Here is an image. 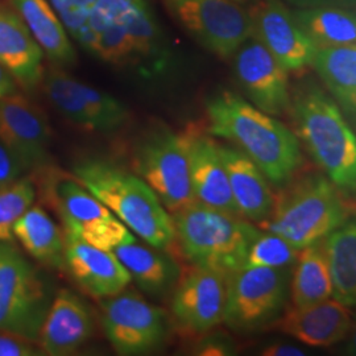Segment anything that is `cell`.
Returning <instances> with one entry per match:
<instances>
[{"mask_svg": "<svg viewBox=\"0 0 356 356\" xmlns=\"http://www.w3.org/2000/svg\"><path fill=\"white\" fill-rule=\"evenodd\" d=\"M211 136L226 139L247 154L268 181L286 185L302 163L297 136L273 115L267 114L232 91H220L206 103Z\"/></svg>", "mask_w": 356, "mask_h": 356, "instance_id": "6da1fadb", "label": "cell"}, {"mask_svg": "<svg viewBox=\"0 0 356 356\" xmlns=\"http://www.w3.org/2000/svg\"><path fill=\"white\" fill-rule=\"evenodd\" d=\"M73 176L147 244L166 252L175 247L173 216L135 172L86 159L73 166Z\"/></svg>", "mask_w": 356, "mask_h": 356, "instance_id": "7a4b0ae2", "label": "cell"}, {"mask_svg": "<svg viewBox=\"0 0 356 356\" xmlns=\"http://www.w3.org/2000/svg\"><path fill=\"white\" fill-rule=\"evenodd\" d=\"M175 245L191 266L209 268L229 277L244 267L260 229L245 218L193 204L172 214Z\"/></svg>", "mask_w": 356, "mask_h": 356, "instance_id": "3957f363", "label": "cell"}, {"mask_svg": "<svg viewBox=\"0 0 356 356\" xmlns=\"http://www.w3.org/2000/svg\"><path fill=\"white\" fill-rule=\"evenodd\" d=\"M294 116L319 168L339 191L356 194V135L338 106L321 90L309 89L294 103Z\"/></svg>", "mask_w": 356, "mask_h": 356, "instance_id": "277c9868", "label": "cell"}, {"mask_svg": "<svg viewBox=\"0 0 356 356\" xmlns=\"http://www.w3.org/2000/svg\"><path fill=\"white\" fill-rule=\"evenodd\" d=\"M347 218L348 211L338 188L329 178L312 176L275 200L272 214L260 226L302 250L323 241Z\"/></svg>", "mask_w": 356, "mask_h": 356, "instance_id": "5b68a950", "label": "cell"}, {"mask_svg": "<svg viewBox=\"0 0 356 356\" xmlns=\"http://www.w3.org/2000/svg\"><path fill=\"white\" fill-rule=\"evenodd\" d=\"M53 291L13 242H0V331L38 343Z\"/></svg>", "mask_w": 356, "mask_h": 356, "instance_id": "8992f818", "label": "cell"}, {"mask_svg": "<svg viewBox=\"0 0 356 356\" xmlns=\"http://www.w3.org/2000/svg\"><path fill=\"white\" fill-rule=\"evenodd\" d=\"M132 166L170 214L195 204L181 134L161 123L153 124L136 141Z\"/></svg>", "mask_w": 356, "mask_h": 356, "instance_id": "52a82bcc", "label": "cell"}, {"mask_svg": "<svg viewBox=\"0 0 356 356\" xmlns=\"http://www.w3.org/2000/svg\"><path fill=\"white\" fill-rule=\"evenodd\" d=\"M288 293L286 268L242 267L227 277L223 323L242 334L268 329L284 312Z\"/></svg>", "mask_w": 356, "mask_h": 356, "instance_id": "ba28073f", "label": "cell"}, {"mask_svg": "<svg viewBox=\"0 0 356 356\" xmlns=\"http://www.w3.org/2000/svg\"><path fill=\"white\" fill-rule=\"evenodd\" d=\"M101 323L108 342L123 356L152 354L164 346L169 334L165 310L132 291L103 298Z\"/></svg>", "mask_w": 356, "mask_h": 356, "instance_id": "9c48e42d", "label": "cell"}, {"mask_svg": "<svg viewBox=\"0 0 356 356\" xmlns=\"http://www.w3.org/2000/svg\"><path fill=\"white\" fill-rule=\"evenodd\" d=\"M169 13L207 51L229 58L254 35L250 13L232 0H163Z\"/></svg>", "mask_w": 356, "mask_h": 356, "instance_id": "30bf717a", "label": "cell"}, {"mask_svg": "<svg viewBox=\"0 0 356 356\" xmlns=\"http://www.w3.org/2000/svg\"><path fill=\"white\" fill-rule=\"evenodd\" d=\"M227 276L191 266L182 270L170 294V312L178 327L191 335H204L223 322Z\"/></svg>", "mask_w": 356, "mask_h": 356, "instance_id": "8fae6325", "label": "cell"}, {"mask_svg": "<svg viewBox=\"0 0 356 356\" xmlns=\"http://www.w3.org/2000/svg\"><path fill=\"white\" fill-rule=\"evenodd\" d=\"M0 139L13 151L26 173L51 163V129L45 114L24 95L0 99Z\"/></svg>", "mask_w": 356, "mask_h": 356, "instance_id": "7c38bea8", "label": "cell"}, {"mask_svg": "<svg viewBox=\"0 0 356 356\" xmlns=\"http://www.w3.org/2000/svg\"><path fill=\"white\" fill-rule=\"evenodd\" d=\"M232 57L236 78L252 104L269 115L286 111L291 104L288 70L266 45L252 35Z\"/></svg>", "mask_w": 356, "mask_h": 356, "instance_id": "4fadbf2b", "label": "cell"}, {"mask_svg": "<svg viewBox=\"0 0 356 356\" xmlns=\"http://www.w3.org/2000/svg\"><path fill=\"white\" fill-rule=\"evenodd\" d=\"M250 15L254 38L285 70L294 72L313 64L318 48L297 26L292 13L280 0H257Z\"/></svg>", "mask_w": 356, "mask_h": 356, "instance_id": "5bb4252c", "label": "cell"}, {"mask_svg": "<svg viewBox=\"0 0 356 356\" xmlns=\"http://www.w3.org/2000/svg\"><path fill=\"white\" fill-rule=\"evenodd\" d=\"M36 173V191L41 201L61 219L64 234L74 235L95 222L114 216L74 176L51 165Z\"/></svg>", "mask_w": 356, "mask_h": 356, "instance_id": "9a60e30c", "label": "cell"}, {"mask_svg": "<svg viewBox=\"0 0 356 356\" xmlns=\"http://www.w3.org/2000/svg\"><path fill=\"white\" fill-rule=\"evenodd\" d=\"M181 136L188 154L191 191L195 202L239 216L218 143L197 128H188L181 132Z\"/></svg>", "mask_w": 356, "mask_h": 356, "instance_id": "2e32d148", "label": "cell"}, {"mask_svg": "<svg viewBox=\"0 0 356 356\" xmlns=\"http://www.w3.org/2000/svg\"><path fill=\"white\" fill-rule=\"evenodd\" d=\"M95 318L89 305L67 289L51 300L38 343L44 355H73L95 334Z\"/></svg>", "mask_w": 356, "mask_h": 356, "instance_id": "e0dca14e", "label": "cell"}, {"mask_svg": "<svg viewBox=\"0 0 356 356\" xmlns=\"http://www.w3.org/2000/svg\"><path fill=\"white\" fill-rule=\"evenodd\" d=\"M64 236L65 268L82 292L103 300L126 291L132 280L114 252L103 251L66 234Z\"/></svg>", "mask_w": 356, "mask_h": 356, "instance_id": "ac0fdd59", "label": "cell"}, {"mask_svg": "<svg viewBox=\"0 0 356 356\" xmlns=\"http://www.w3.org/2000/svg\"><path fill=\"white\" fill-rule=\"evenodd\" d=\"M353 319L350 307L331 297L313 305L293 306L268 329L279 330L312 347H330L348 337Z\"/></svg>", "mask_w": 356, "mask_h": 356, "instance_id": "d6986e66", "label": "cell"}, {"mask_svg": "<svg viewBox=\"0 0 356 356\" xmlns=\"http://www.w3.org/2000/svg\"><path fill=\"white\" fill-rule=\"evenodd\" d=\"M218 149L229 176V189L239 216L260 225L269 218L275 207L269 181L241 149L225 144H218Z\"/></svg>", "mask_w": 356, "mask_h": 356, "instance_id": "ffe728a7", "label": "cell"}, {"mask_svg": "<svg viewBox=\"0 0 356 356\" xmlns=\"http://www.w3.org/2000/svg\"><path fill=\"white\" fill-rule=\"evenodd\" d=\"M44 51L20 16L0 4V64L26 91L36 89L44 78Z\"/></svg>", "mask_w": 356, "mask_h": 356, "instance_id": "44dd1931", "label": "cell"}, {"mask_svg": "<svg viewBox=\"0 0 356 356\" xmlns=\"http://www.w3.org/2000/svg\"><path fill=\"white\" fill-rule=\"evenodd\" d=\"M94 7L126 28L136 61L147 63L152 72L164 69L168 58L164 38L147 0H97Z\"/></svg>", "mask_w": 356, "mask_h": 356, "instance_id": "7402d4cb", "label": "cell"}, {"mask_svg": "<svg viewBox=\"0 0 356 356\" xmlns=\"http://www.w3.org/2000/svg\"><path fill=\"white\" fill-rule=\"evenodd\" d=\"M165 252L138 242L120 245L114 251L141 292L157 300L172 294L182 273L177 261Z\"/></svg>", "mask_w": 356, "mask_h": 356, "instance_id": "603a6c76", "label": "cell"}, {"mask_svg": "<svg viewBox=\"0 0 356 356\" xmlns=\"http://www.w3.org/2000/svg\"><path fill=\"white\" fill-rule=\"evenodd\" d=\"M44 54L57 66L76 64V54L67 31L49 0H10Z\"/></svg>", "mask_w": 356, "mask_h": 356, "instance_id": "cb8c5ba5", "label": "cell"}, {"mask_svg": "<svg viewBox=\"0 0 356 356\" xmlns=\"http://www.w3.org/2000/svg\"><path fill=\"white\" fill-rule=\"evenodd\" d=\"M13 239L44 267L65 268V236L41 204H32L13 225Z\"/></svg>", "mask_w": 356, "mask_h": 356, "instance_id": "d4e9b609", "label": "cell"}, {"mask_svg": "<svg viewBox=\"0 0 356 356\" xmlns=\"http://www.w3.org/2000/svg\"><path fill=\"white\" fill-rule=\"evenodd\" d=\"M332 281V297L348 307L356 306V216L323 241Z\"/></svg>", "mask_w": 356, "mask_h": 356, "instance_id": "484cf974", "label": "cell"}, {"mask_svg": "<svg viewBox=\"0 0 356 356\" xmlns=\"http://www.w3.org/2000/svg\"><path fill=\"white\" fill-rule=\"evenodd\" d=\"M76 42L104 63L113 65L136 63L132 41L126 28L115 17L92 7Z\"/></svg>", "mask_w": 356, "mask_h": 356, "instance_id": "4316f807", "label": "cell"}, {"mask_svg": "<svg viewBox=\"0 0 356 356\" xmlns=\"http://www.w3.org/2000/svg\"><path fill=\"white\" fill-rule=\"evenodd\" d=\"M293 306H307L332 297V281L323 242L300 250L291 284Z\"/></svg>", "mask_w": 356, "mask_h": 356, "instance_id": "83f0119b", "label": "cell"}, {"mask_svg": "<svg viewBox=\"0 0 356 356\" xmlns=\"http://www.w3.org/2000/svg\"><path fill=\"white\" fill-rule=\"evenodd\" d=\"M300 29L317 48L356 44V16L338 7L301 8L293 13Z\"/></svg>", "mask_w": 356, "mask_h": 356, "instance_id": "f1b7e54d", "label": "cell"}, {"mask_svg": "<svg viewBox=\"0 0 356 356\" xmlns=\"http://www.w3.org/2000/svg\"><path fill=\"white\" fill-rule=\"evenodd\" d=\"M312 65L332 95L356 115V44L318 48Z\"/></svg>", "mask_w": 356, "mask_h": 356, "instance_id": "f546056e", "label": "cell"}, {"mask_svg": "<svg viewBox=\"0 0 356 356\" xmlns=\"http://www.w3.org/2000/svg\"><path fill=\"white\" fill-rule=\"evenodd\" d=\"M36 195V184L31 176L0 189V242H13V225L33 204Z\"/></svg>", "mask_w": 356, "mask_h": 356, "instance_id": "4dcf8cb0", "label": "cell"}, {"mask_svg": "<svg viewBox=\"0 0 356 356\" xmlns=\"http://www.w3.org/2000/svg\"><path fill=\"white\" fill-rule=\"evenodd\" d=\"M300 250L273 232H259L251 243L244 267L288 268L296 263Z\"/></svg>", "mask_w": 356, "mask_h": 356, "instance_id": "1f68e13d", "label": "cell"}, {"mask_svg": "<svg viewBox=\"0 0 356 356\" xmlns=\"http://www.w3.org/2000/svg\"><path fill=\"white\" fill-rule=\"evenodd\" d=\"M70 236L108 252H114L120 245L136 242L134 232L115 216L95 222Z\"/></svg>", "mask_w": 356, "mask_h": 356, "instance_id": "d6a6232c", "label": "cell"}, {"mask_svg": "<svg viewBox=\"0 0 356 356\" xmlns=\"http://www.w3.org/2000/svg\"><path fill=\"white\" fill-rule=\"evenodd\" d=\"M69 35L76 40L97 0H49Z\"/></svg>", "mask_w": 356, "mask_h": 356, "instance_id": "836d02e7", "label": "cell"}, {"mask_svg": "<svg viewBox=\"0 0 356 356\" xmlns=\"http://www.w3.org/2000/svg\"><path fill=\"white\" fill-rule=\"evenodd\" d=\"M26 176V169L13 151L0 139V189Z\"/></svg>", "mask_w": 356, "mask_h": 356, "instance_id": "e575fe53", "label": "cell"}, {"mask_svg": "<svg viewBox=\"0 0 356 356\" xmlns=\"http://www.w3.org/2000/svg\"><path fill=\"white\" fill-rule=\"evenodd\" d=\"M44 355L40 347L22 337L0 331V356Z\"/></svg>", "mask_w": 356, "mask_h": 356, "instance_id": "d590c367", "label": "cell"}, {"mask_svg": "<svg viewBox=\"0 0 356 356\" xmlns=\"http://www.w3.org/2000/svg\"><path fill=\"white\" fill-rule=\"evenodd\" d=\"M198 355H229L234 347L229 339L222 335L206 337L200 346L195 348Z\"/></svg>", "mask_w": 356, "mask_h": 356, "instance_id": "8d00e7d4", "label": "cell"}, {"mask_svg": "<svg viewBox=\"0 0 356 356\" xmlns=\"http://www.w3.org/2000/svg\"><path fill=\"white\" fill-rule=\"evenodd\" d=\"M261 354L268 356H302L305 355V351L291 344L277 343L268 346Z\"/></svg>", "mask_w": 356, "mask_h": 356, "instance_id": "74e56055", "label": "cell"}, {"mask_svg": "<svg viewBox=\"0 0 356 356\" xmlns=\"http://www.w3.org/2000/svg\"><path fill=\"white\" fill-rule=\"evenodd\" d=\"M17 82L13 74L0 64V99L17 92Z\"/></svg>", "mask_w": 356, "mask_h": 356, "instance_id": "f35d334b", "label": "cell"}, {"mask_svg": "<svg viewBox=\"0 0 356 356\" xmlns=\"http://www.w3.org/2000/svg\"><path fill=\"white\" fill-rule=\"evenodd\" d=\"M289 1L301 8H314V7H335L341 4H347L351 0H289Z\"/></svg>", "mask_w": 356, "mask_h": 356, "instance_id": "ab89813d", "label": "cell"}, {"mask_svg": "<svg viewBox=\"0 0 356 356\" xmlns=\"http://www.w3.org/2000/svg\"><path fill=\"white\" fill-rule=\"evenodd\" d=\"M348 335H350V339H348V344L346 347V354L356 356V316L355 318L353 319V326H351V330Z\"/></svg>", "mask_w": 356, "mask_h": 356, "instance_id": "60d3db41", "label": "cell"}, {"mask_svg": "<svg viewBox=\"0 0 356 356\" xmlns=\"http://www.w3.org/2000/svg\"><path fill=\"white\" fill-rule=\"evenodd\" d=\"M232 1H235L238 4H247V3H256L257 0H232Z\"/></svg>", "mask_w": 356, "mask_h": 356, "instance_id": "b9f144b4", "label": "cell"}]
</instances>
